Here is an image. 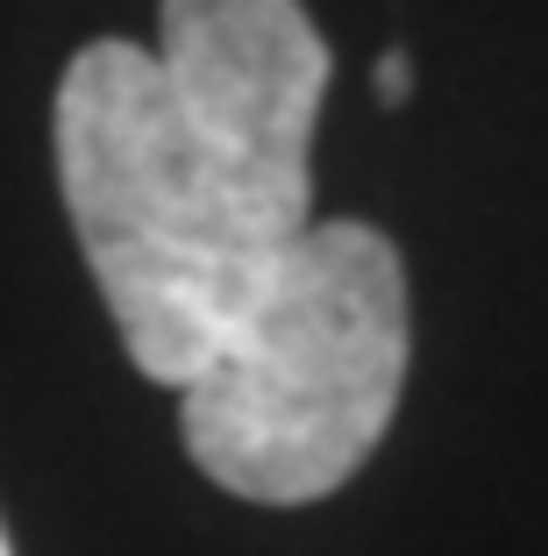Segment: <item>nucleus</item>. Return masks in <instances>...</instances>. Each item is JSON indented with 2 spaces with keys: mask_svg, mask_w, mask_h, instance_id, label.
Listing matches in <instances>:
<instances>
[{
  "mask_svg": "<svg viewBox=\"0 0 548 556\" xmlns=\"http://www.w3.org/2000/svg\"><path fill=\"white\" fill-rule=\"evenodd\" d=\"M371 86H378V100H385V108H399V100L413 93V58H406V50H385V58H378V72H371Z\"/></svg>",
  "mask_w": 548,
  "mask_h": 556,
  "instance_id": "obj_3",
  "label": "nucleus"
},
{
  "mask_svg": "<svg viewBox=\"0 0 548 556\" xmlns=\"http://www.w3.org/2000/svg\"><path fill=\"white\" fill-rule=\"evenodd\" d=\"M0 556H8V535H0Z\"/></svg>",
  "mask_w": 548,
  "mask_h": 556,
  "instance_id": "obj_4",
  "label": "nucleus"
},
{
  "mask_svg": "<svg viewBox=\"0 0 548 556\" xmlns=\"http://www.w3.org/2000/svg\"><path fill=\"white\" fill-rule=\"evenodd\" d=\"M321 100L328 43L300 0H164L157 43L100 36L65 65L58 186L143 378L178 393L314 229Z\"/></svg>",
  "mask_w": 548,
  "mask_h": 556,
  "instance_id": "obj_1",
  "label": "nucleus"
},
{
  "mask_svg": "<svg viewBox=\"0 0 548 556\" xmlns=\"http://www.w3.org/2000/svg\"><path fill=\"white\" fill-rule=\"evenodd\" d=\"M406 264L371 222H314L178 386L193 464L235 500L307 507L349 485L406 393Z\"/></svg>",
  "mask_w": 548,
  "mask_h": 556,
  "instance_id": "obj_2",
  "label": "nucleus"
}]
</instances>
